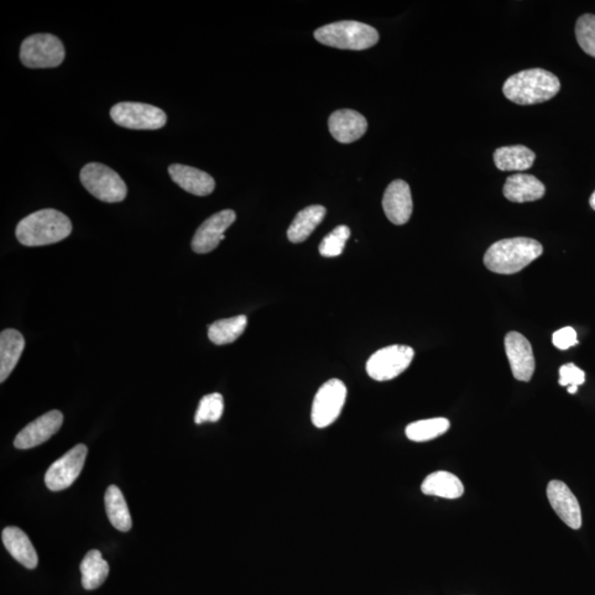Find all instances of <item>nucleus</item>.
I'll list each match as a JSON object with an SVG mask.
<instances>
[{"label": "nucleus", "mask_w": 595, "mask_h": 595, "mask_svg": "<svg viewBox=\"0 0 595 595\" xmlns=\"http://www.w3.org/2000/svg\"><path fill=\"white\" fill-rule=\"evenodd\" d=\"M71 232L72 223L66 214L45 208L20 221L15 237L25 247H36L64 241Z\"/></svg>", "instance_id": "1"}, {"label": "nucleus", "mask_w": 595, "mask_h": 595, "mask_svg": "<svg viewBox=\"0 0 595 595\" xmlns=\"http://www.w3.org/2000/svg\"><path fill=\"white\" fill-rule=\"evenodd\" d=\"M544 252L536 239L515 237L496 242L484 256V264L493 273L513 275L519 273Z\"/></svg>", "instance_id": "2"}, {"label": "nucleus", "mask_w": 595, "mask_h": 595, "mask_svg": "<svg viewBox=\"0 0 595 595\" xmlns=\"http://www.w3.org/2000/svg\"><path fill=\"white\" fill-rule=\"evenodd\" d=\"M560 81L544 69H530L516 73L504 83L503 93L519 106H534L550 101L560 91Z\"/></svg>", "instance_id": "3"}, {"label": "nucleus", "mask_w": 595, "mask_h": 595, "mask_svg": "<svg viewBox=\"0 0 595 595\" xmlns=\"http://www.w3.org/2000/svg\"><path fill=\"white\" fill-rule=\"evenodd\" d=\"M320 44L342 50L361 51L372 48L378 43V31L372 25L352 22H338L315 31Z\"/></svg>", "instance_id": "4"}, {"label": "nucleus", "mask_w": 595, "mask_h": 595, "mask_svg": "<svg viewBox=\"0 0 595 595\" xmlns=\"http://www.w3.org/2000/svg\"><path fill=\"white\" fill-rule=\"evenodd\" d=\"M80 180L83 187L99 201L118 203L126 198V184L117 172L106 165L87 164L81 170Z\"/></svg>", "instance_id": "5"}, {"label": "nucleus", "mask_w": 595, "mask_h": 595, "mask_svg": "<svg viewBox=\"0 0 595 595\" xmlns=\"http://www.w3.org/2000/svg\"><path fill=\"white\" fill-rule=\"evenodd\" d=\"M66 49L59 38L50 34H36L24 40L20 61L30 69H49L65 61Z\"/></svg>", "instance_id": "6"}, {"label": "nucleus", "mask_w": 595, "mask_h": 595, "mask_svg": "<svg viewBox=\"0 0 595 595\" xmlns=\"http://www.w3.org/2000/svg\"><path fill=\"white\" fill-rule=\"evenodd\" d=\"M348 395L342 380L333 378L323 384L313 399L311 420L319 429L331 426L340 417Z\"/></svg>", "instance_id": "7"}, {"label": "nucleus", "mask_w": 595, "mask_h": 595, "mask_svg": "<svg viewBox=\"0 0 595 595\" xmlns=\"http://www.w3.org/2000/svg\"><path fill=\"white\" fill-rule=\"evenodd\" d=\"M111 117L118 126L136 130L160 129L166 124L163 109L144 103H118L112 107Z\"/></svg>", "instance_id": "8"}, {"label": "nucleus", "mask_w": 595, "mask_h": 595, "mask_svg": "<svg viewBox=\"0 0 595 595\" xmlns=\"http://www.w3.org/2000/svg\"><path fill=\"white\" fill-rule=\"evenodd\" d=\"M415 351L410 347L391 346L379 349L369 358L367 372L378 382H388L404 373L414 359Z\"/></svg>", "instance_id": "9"}, {"label": "nucleus", "mask_w": 595, "mask_h": 595, "mask_svg": "<svg viewBox=\"0 0 595 595\" xmlns=\"http://www.w3.org/2000/svg\"><path fill=\"white\" fill-rule=\"evenodd\" d=\"M86 456V446L77 445L72 448L64 457L52 464L46 471L45 478L46 488L54 492L70 488L81 474Z\"/></svg>", "instance_id": "10"}, {"label": "nucleus", "mask_w": 595, "mask_h": 595, "mask_svg": "<svg viewBox=\"0 0 595 595\" xmlns=\"http://www.w3.org/2000/svg\"><path fill=\"white\" fill-rule=\"evenodd\" d=\"M237 221V213L224 210L214 214L197 229L192 239V249L197 254H207L216 249L226 239L227 229Z\"/></svg>", "instance_id": "11"}, {"label": "nucleus", "mask_w": 595, "mask_h": 595, "mask_svg": "<svg viewBox=\"0 0 595 595\" xmlns=\"http://www.w3.org/2000/svg\"><path fill=\"white\" fill-rule=\"evenodd\" d=\"M505 352L514 378L520 382H529L536 368L529 341L523 334L509 332L505 337Z\"/></svg>", "instance_id": "12"}, {"label": "nucleus", "mask_w": 595, "mask_h": 595, "mask_svg": "<svg viewBox=\"0 0 595 595\" xmlns=\"http://www.w3.org/2000/svg\"><path fill=\"white\" fill-rule=\"evenodd\" d=\"M62 424H64V415H62L61 411L52 410L46 412L38 419L25 426L15 437L14 445L20 450H27V449L43 445L60 430Z\"/></svg>", "instance_id": "13"}, {"label": "nucleus", "mask_w": 595, "mask_h": 595, "mask_svg": "<svg viewBox=\"0 0 595 595\" xmlns=\"http://www.w3.org/2000/svg\"><path fill=\"white\" fill-rule=\"evenodd\" d=\"M547 496L556 514L567 526L572 529H580L582 513L580 504L567 484L561 481H551L548 484Z\"/></svg>", "instance_id": "14"}, {"label": "nucleus", "mask_w": 595, "mask_h": 595, "mask_svg": "<svg viewBox=\"0 0 595 595\" xmlns=\"http://www.w3.org/2000/svg\"><path fill=\"white\" fill-rule=\"evenodd\" d=\"M383 208L388 220L395 226H404L412 214V197L408 184L404 180H395L384 193Z\"/></svg>", "instance_id": "15"}, {"label": "nucleus", "mask_w": 595, "mask_h": 595, "mask_svg": "<svg viewBox=\"0 0 595 595\" xmlns=\"http://www.w3.org/2000/svg\"><path fill=\"white\" fill-rule=\"evenodd\" d=\"M367 118L353 109H340L328 118V129L334 139L341 144H351L362 138L368 130Z\"/></svg>", "instance_id": "16"}, {"label": "nucleus", "mask_w": 595, "mask_h": 595, "mask_svg": "<svg viewBox=\"0 0 595 595\" xmlns=\"http://www.w3.org/2000/svg\"><path fill=\"white\" fill-rule=\"evenodd\" d=\"M169 175L172 181L193 196L207 197L216 189V181L207 172L184 165H171Z\"/></svg>", "instance_id": "17"}, {"label": "nucleus", "mask_w": 595, "mask_h": 595, "mask_svg": "<svg viewBox=\"0 0 595 595\" xmlns=\"http://www.w3.org/2000/svg\"><path fill=\"white\" fill-rule=\"evenodd\" d=\"M503 193L510 202H534L545 196L546 187L534 176L516 174L506 179Z\"/></svg>", "instance_id": "18"}, {"label": "nucleus", "mask_w": 595, "mask_h": 595, "mask_svg": "<svg viewBox=\"0 0 595 595\" xmlns=\"http://www.w3.org/2000/svg\"><path fill=\"white\" fill-rule=\"evenodd\" d=\"M23 334L14 328H7L0 334V382L4 383L19 362L24 352Z\"/></svg>", "instance_id": "19"}, {"label": "nucleus", "mask_w": 595, "mask_h": 595, "mask_svg": "<svg viewBox=\"0 0 595 595\" xmlns=\"http://www.w3.org/2000/svg\"><path fill=\"white\" fill-rule=\"evenodd\" d=\"M2 540L10 555L23 566L28 569L38 566V555L25 531L18 527H7L3 530Z\"/></svg>", "instance_id": "20"}, {"label": "nucleus", "mask_w": 595, "mask_h": 595, "mask_svg": "<svg viewBox=\"0 0 595 595\" xmlns=\"http://www.w3.org/2000/svg\"><path fill=\"white\" fill-rule=\"evenodd\" d=\"M421 490L426 495L456 499L463 495L464 487L456 475L447 471H438L428 475L421 484Z\"/></svg>", "instance_id": "21"}, {"label": "nucleus", "mask_w": 595, "mask_h": 595, "mask_svg": "<svg viewBox=\"0 0 595 595\" xmlns=\"http://www.w3.org/2000/svg\"><path fill=\"white\" fill-rule=\"evenodd\" d=\"M493 158L500 171H525L534 165L536 155L525 146L518 145L496 149Z\"/></svg>", "instance_id": "22"}, {"label": "nucleus", "mask_w": 595, "mask_h": 595, "mask_svg": "<svg viewBox=\"0 0 595 595\" xmlns=\"http://www.w3.org/2000/svg\"><path fill=\"white\" fill-rule=\"evenodd\" d=\"M327 214L325 207L311 206L297 214L294 222L287 232L291 243L305 242L323 221Z\"/></svg>", "instance_id": "23"}, {"label": "nucleus", "mask_w": 595, "mask_h": 595, "mask_svg": "<svg viewBox=\"0 0 595 595\" xmlns=\"http://www.w3.org/2000/svg\"><path fill=\"white\" fill-rule=\"evenodd\" d=\"M106 509L109 521L119 531H129L132 529V516H130L126 500L122 490L111 485L106 493Z\"/></svg>", "instance_id": "24"}, {"label": "nucleus", "mask_w": 595, "mask_h": 595, "mask_svg": "<svg viewBox=\"0 0 595 595\" xmlns=\"http://www.w3.org/2000/svg\"><path fill=\"white\" fill-rule=\"evenodd\" d=\"M80 569L82 586L88 591L101 587L106 582L109 573L107 561L104 560L102 553L96 550L87 552Z\"/></svg>", "instance_id": "25"}, {"label": "nucleus", "mask_w": 595, "mask_h": 595, "mask_svg": "<svg viewBox=\"0 0 595 595\" xmlns=\"http://www.w3.org/2000/svg\"><path fill=\"white\" fill-rule=\"evenodd\" d=\"M247 326V318L237 316L218 320L208 327V338L217 346H226L237 340Z\"/></svg>", "instance_id": "26"}, {"label": "nucleus", "mask_w": 595, "mask_h": 595, "mask_svg": "<svg viewBox=\"0 0 595 595\" xmlns=\"http://www.w3.org/2000/svg\"><path fill=\"white\" fill-rule=\"evenodd\" d=\"M450 429V421L446 419H432L412 422L406 428V436L415 442H426L445 435Z\"/></svg>", "instance_id": "27"}, {"label": "nucleus", "mask_w": 595, "mask_h": 595, "mask_svg": "<svg viewBox=\"0 0 595 595\" xmlns=\"http://www.w3.org/2000/svg\"><path fill=\"white\" fill-rule=\"evenodd\" d=\"M224 411L223 396L214 393L203 397L198 404L195 421L197 425L205 422H217L221 419Z\"/></svg>", "instance_id": "28"}, {"label": "nucleus", "mask_w": 595, "mask_h": 595, "mask_svg": "<svg viewBox=\"0 0 595 595\" xmlns=\"http://www.w3.org/2000/svg\"><path fill=\"white\" fill-rule=\"evenodd\" d=\"M351 237V229L346 226L334 228L333 231L323 238L319 247V252L323 257H337L343 253L348 239Z\"/></svg>", "instance_id": "29"}, {"label": "nucleus", "mask_w": 595, "mask_h": 595, "mask_svg": "<svg viewBox=\"0 0 595 595\" xmlns=\"http://www.w3.org/2000/svg\"><path fill=\"white\" fill-rule=\"evenodd\" d=\"M576 36L579 45L587 55L595 57V15L587 14L578 19Z\"/></svg>", "instance_id": "30"}, {"label": "nucleus", "mask_w": 595, "mask_h": 595, "mask_svg": "<svg viewBox=\"0 0 595 595\" xmlns=\"http://www.w3.org/2000/svg\"><path fill=\"white\" fill-rule=\"evenodd\" d=\"M560 384L568 388L570 394H576L579 386L586 382V374L572 363L563 365L560 370Z\"/></svg>", "instance_id": "31"}, {"label": "nucleus", "mask_w": 595, "mask_h": 595, "mask_svg": "<svg viewBox=\"0 0 595 595\" xmlns=\"http://www.w3.org/2000/svg\"><path fill=\"white\" fill-rule=\"evenodd\" d=\"M553 346L560 349H568L578 344L577 332L570 327L562 328L553 333Z\"/></svg>", "instance_id": "32"}, {"label": "nucleus", "mask_w": 595, "mask_h": 595, "mask_svg": "<svg viewBox=\"0 0 595 595\" xmlns=\"http://www.w3.org/2000/svg\"><path fill=\"white\" fill-rule=\"evenodd\" d=\"M590 206H591V207L595 211V191L593 192L591 197H590Z\"/></svg>", "instance_id": "33"}]
</instances>
